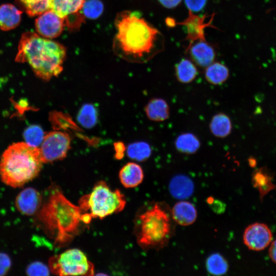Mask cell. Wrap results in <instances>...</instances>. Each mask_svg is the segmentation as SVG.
Listing matches in <instances>:
<instances>
[{
    "label": "cell",
    "instance_id": "cell-33",
    "mask_svg": "<svg viewBox=\"0 0 276 276\" xmlns=\"http://www.w3.org/2000/svg\"><path fill=\"white\" fill-rule=\"evenodd\" d=\"M207 202L212 206L213 210L216 211V212H221L222 211L224 210V206H222V203L218 200H214L213 198H209Z\"/></svg>",
    "mask_w": 276,
    "mask_h": 276
},
{
    "label": "cell",
    "instance_id": "cell-18",
    "mask_svg": "<svg viewBox=\"0 0 276 276\" xmlns=\"http://www.w3.org/2000/svg\"><path fill=\"white\" fill-rule=\"evenodd\" d=\"M209 128L212 134L219 138H224L231 132V121L226 114L218 113L213 116L209 124Z\"/></svg>",
    "mask_w": 276,
    "mask_h": 276
},
{
    "label": "cell",
    "instance_id": "cell-5",
    "mask_svg": "<svg viewBox=\"0 0 276 276\" xmlns=\"http://www.w3.org/2000/svg\"><path fill=\"white\" fill-rule=\"evenodd\" d=\"M43 164L39 147L25 142L13 143L1 156V179L10 187H21L38 176Z\"/></svg>",
    "mask_w": 276,
    "mask_h": 276
},
{
    "label": "cell",
    "instance_id": "cell-34",
    "mask_svg": "<svg viewBox=\"0 0 276 276\" xmlns=\"http://www.w3.org/2000/svg\"><path fill=\"white\" fill-rule=\"evenodd\" d=\"M182 0H158L160 4L168 9H172L177 6Z\"/></svg>",
    "mask_w": 276,
    "mask_h": 276
},
{
    "label": "cell",
    "instance_id": "cell-24",
    "mask_svg": "<svg viewBox=\"0 0 276 276\" xmlns=\"http://www.w3.org/2000/svg\"><path fill=\"white\" fill-rule=\"evenodd\" d=\"M205 267L209 273L218 276L225 274L229 268L227 261L219 253L213 254L208 257Z\"/></svg>",
    "mask_w": 276,
    "mask_h": 276
},
{
    "label": "cell",
    "instance_id": "cell-10",
    "mask_svg": "<svg viewBox=\"0 0 276 276\" xmlns=\"http://www.w3.org/2000/svg\"><path fill=\"white\" fill-rule=\"evenodd\" d=\"M64 19L49 9L39 15L35 19L36 32L44 38H56L61 34L63 30Z\"/></svg>",
    "mask_w": 276,
    "mask_h": 276
},
{
    "label": "cell",
    "instance_id": "cell-27",
    "mask_svg": "<svg viewBox=\"0 0 276 276\" xmlns=\"http://www.w3.org/2000/svg\"><path fill=\"white\" fill-rule=\"evenodd\" d=\"M45 134L41 127L37 125H32L25 130L23 136L25 143L33 147H39Z\"/></svg>",
    "mask_w": 276,
    "mask_h": 276
},
{
    "label": "cell",
    "instance_id": "cell-25",
    "mask_svg": "<svg viewBox=\"0 0 276 276\" xmlns=\"http://www.w3.org/2000/svg\"><path fill=\"white\" fill-rule=\"evenodd\" d=\"M271 180V177L265 168L258 169L253 173L252 178L253 185L259 190L261 198L275 187L272 183Z\"/></svg>",
    "mask_w": 276,
    "mask_h": 276
},
{
    "label": "cell",
    "instance_id": "cell-22",
    "mask_svg": "<svg viewBox=\"0 0 276 276\" xmlns=\"http://www.w3.org/2000/svg\"><path fill=\"white\" fill-rule=\"evenodd\" d=\"M204 75L209 83L213 85H219L228 79L229 70L223 64L214 62L206 67Z\"/></svg>",
    "mask_w": 276,
    "mask_h": 276
},
{
    "label": "cell",
    "instance_id": "cell-32",
    "mask_svg": "<svg viewBox=\"0 0 276 276\" xmlns=\"http://www.w3.org/2000/svg\"><path fill=\"white\" fill-rule=\"evenodd\" d=\"M207 0H185L188 9L193 12L202 10L206 5Z\"/></svg>",
    "mask_w": 276,
    "mask_h": 276
},
{
    "label": "cell",
    "instance_id": "cell-28",
    "mask_svg": "<svg viewBox=\"0 0 276 276\" xmlns=\"http://www.w3.org/2000/svg\"><path fill=\"white\" fill-rule=\"evenodd\" d=\"M79 123L86 128H91L97 121V112L91 104H85L82 106L78 115Z\"/></svg>",
    "mask_w": 276,
    "mask_h": 276
},
{
    "label": "cell",
    "instance_id": "cell-17",
    "mask_svg": "<svg viewBox=\"0 0 276 276\" xmlns=\"http://www.w3.org/2000/svg\"><path fill=\"white\" fill-rule=\"evenodd\" d=\"M148 118L153 121L162 122L167 120L170 114L167 102L162 98H154L150 100L145 108Z\"/></svg>",
    "mask_w": 276,
    "mask_h": 276
},
{
    "label": "cell",
    "instance_id": "cell-23",
    "mask_svg": "<svg viewBox=\"0 0 276 276\" xmlns=\"http://www.w3.org/2000/svg\"><path fill=\"white\" fill-rule=\"evenodd\" d=\"M175 76L181 83H189L193 81L197 75V69L189 60L181 59L175 67Z\"/></svg>",
    "mask_w": 276,
    "mask_h": 276
},
{
    "label": "cell",
    "instance_id": "cell-35",
    "mask_svg": "<svg viewBox=\"0 0 276 276\" xmlns=\"http://www.w3.org/2000/svg\"><path fill=\"white\" fill-rule=\"evenodd\" d=\"M268 255L272 261L276 264V239L271 243L269 248Z\"/></svg>",
    "mask_w": 276,
    "mask_h": 276
},
{
    "label": "cell",
    "instance_id": "cell-3",
    "mask_svg": "<svg viewBox=\"0 0 276 276\" xmlns=\"http://www.w3.org/2000/svg\"><path fill=\"white\" fill-rule=\"evenodd\" d=\"M65 56L62 44L28 31L21 36L15 59L28 63L37 77L47 81L62 72Z\"/></svg>",
    "mask_w": 276,
    "mask_h": 276
},
{
    "label": "cell",
    "instance_id": "cell-6",
    "mask_svg": "<svg viewBox=\"0 0 276 276\" xmlns=\"http://www.w3.org/2000/svg\"><path fill=\"white\" fill-rule=\"evenodd\" d=\"M126 204L124 195L119 190H111L103 181L97 182L91 191L79 200V206L91 218L103 219L122 211Z\"/></svg>",
    "mask_w": 276,
    "mask_h": 276
},
{
    "label": "cell",
    "instance_id": "cell-13",
    "mask_svg": "<svg viewBox=\"0 0 276 276\" xmlns=\"http://www.w3.org/2000/svg\"><path fill=\"white\" fill-rule=\"evenodd\" d=\"M189 53L193 61L201 67L206 68L212 63L215 57L213 48L202 40L193 44L190 49Z\"/></svg>",
    "mask_w": 276,
    "mask_h": 276
},
{
    "label": "cell",
    "instance_id": "cell-14",
    "mask_svg": "<svg viewBox=\"0 0 276 276\" xmlns=\"http://www.w3.org/2000/svg\"><path fill=\"white\" fill-rule=\"evenodd\" d=\"M22 11L11 4L0 5V29L4 31L17 27L21 20Z\"/></svg>",
    "mask_w": 276,
    "mask_h": 276
},
{
    "label": "cell",
    "instance_id": "cell-16",
    "mask_svg": "<svg viewBox=\"0 0 276 276\" xmlns=\"http://www.w3.org/2000/svg\"><path fill=\"white\" fill-rule=\"evenodd\" d=\"M171 195L175 198L183 199L189 197L194 191L192 180L184 175H177L171 180L169 185Z\"/></svg>",
    "mask_w": 276,
    "mask_h": 276
},
{
    "label": "cell",
    "instance_id": "cell-12",
    "mask_svg": "<svg viewBox=\"0 0 276 276\" xmlns=\"http://www.w3.org/2000/svg\"><path fill=\"white\" fill-rule=\"evenodd\" d=\"M171 212L176 224L181 226L192 224L197 217L195 206L187 201L181 200L175 203L171 209Z\"/></svg>",
    "mask_w": 276,
    "mask_h": 276
},
{
    "label": "cell",
    "instance_id": "cell-20",
    "mask_svg": "<svg viewBox=\"0 0 276 276\" xmlns=\"http://www.w3.org/2000/svg\"><path fill=\"white\" fill-rule=\"evenodd\" d=\"M175 146L179 152L186 154L196 153L200 147L198 138L192 133H183L179 135L175 141Z\"/></svg>",
    "mask_w": 276,
    "mask_h": 276
},
{
    "label": "cell",
    "instance_id": "cell-15",
    "mask_svg": "<svg viewBox=\"0 0 276 276\" xmlns=\"http://www.w3.org/2000/svg\"><path fill=\"white\" fill-rule=\"evenodd\" d=\"M119 178L126 188H133L139 185L144 179V172L136 163L130 162L125 165L119 172Z\"/></svg>",
    "mask_w": 276,
    "mask_h": 276
},
{
    "label": "cell",
    "instance_id": "cell-36",
    "mask_svg": "<svg viewBox=\"0 0 276 276\" xmlns=\"http://www.w3.org/2000/svg\"><path fill=\"white\" fill-rule=\"evenodd\" d=\"M248 162H249V165L252 167H254L256 164V161L253 158H249L248 159Z\"/></svg>",
    "mask_w": 276,
    "mask_h": 276
},
{
    "label": "cell",
    "instance_id": "cell-4",
    "mask_svg": "<svg viewBox=\"0 0 276 276\" xmlns=\"http://www.w3.org/2000/svg\"><path fill=\"white\" fill-rule=\"evenodd\" d=\"M176 223L166 202H152L144 207L135 219V235L143 249H163L175 234Z\"/></svg>",
    "mask_w": 276,
    "mask_h": 276
},
{
    "label": "cell",
    "instance_id": "cell-26",
    "mask_svg": "<svg viewBox=\"0 0 276 276\" xmlns=\"http://www.w3.org/2000/svg\"><path fill=\"white\" fill-rule=\"evenodd\" d=\"M127 154L133 159L140 162L145 161L150 156L151 148L146 142H135L128 146Z\"/></svg>",
    "mask_w": 276,
    "mask_h": 276
},
{
    "label": "cell",
    "instance_id": "cell-7",
    "mask_svg": "<svg viewBox=\"0 0 276 276\" xmlns=\"http://www.w3.org/2000/svg\"><path fill=\"white\" fill-rule=\"evenodd\" d=\"M51 272L58 275H93L94 266L85 255L77 248L68 249L51 257L49 260Z\"/></svg>",
    "mask_w": 276,
    "mask_h": 276
},
{
    "label": "cell",
    "instance_id": "cell-1",
    "mask_svg": "<svg viewBox=\"0 0 276 276\" xmlns=\"http://www.w3.org/2000/svg\"><path fill=\"white\" fill-rule=\"evenodd\" d=\"M112 42L116 55L128 62L144 63L164 50V37L139 13L123 11L115 18Z\"/></svg>",
    "mask_w": 276,
    "mask_h": 276
},
{
    "label": "cell",
    "instance_id": "cell-31",
    "mask_svg": "<svg viewBox=\"0 0 276 276\" xmlns=\"http://www.w3.org/2000/svg\"><path fill=\"white\" fill-rule=\"evenodd\" d=\"M11 260L6 253L0 252V276L6 275L11 266Z\"/></svg>",
    "mask_w": 276,
    "mask_h": 276
},
{
    "label": "cell",
    "instance_id": "cell-9",
    "mask_svg": "<svg viewBox=\"0 0 276 276\" xmlns=\"http://www.w3.org/2000/svg\"><path fill=\"white\" fill-rule=\"evenodd\" d=\"M272 239V234L268 226L262 223H255L245 229L243 240L244 244L250 250H262L267 247Z\"/></svg>",
    "mask_w": 276,
    "mask_h": 276
},
{
    "label": "cell",
    "instance_id": "cell-11",
    "mask_svg": "<svg viewBox=\"0 0 276 276\" xmlns=\"http://www.w3.org/2000/svg\"><path fill=\"white\" fill-rule=\"evenodd\" d=\"M42 202L40 193L33 188L28 187L18 193L15 204L16 208L21 214L32 216L38 212Z\"/></svg>",
    "mask_w": 276,
    "mask_h": 276
},
{
    "label": "cell",
    "instance_id": "cell-29",
    "mask_svg": "<svg viewBox=\"0 0 276 276\" xmlns=\"http://www.w3.org/2000/svg\"><path fill=\"white\" fill-rule=\"evenodd\" d=\"M81 9L86 17L96 19L102 13L103 5L100 0H86L84 1Z\"/></svg>",
    "mask_w": 276,
    "mask_h": 276
},
{
    "label": "cell",
    "instance_id": "cell-30",
    "mask_svg": "<svg viewBox=\"0 0 276 276\" xmlns=\"http://www.w3.org/2000/svg\"><path fill=\"white\" fill-rule=\"evenodd\" d=\"M50 269L43 263L35 261L30 263L26 269V274L30 276L49 275Z\"/></svg>",
    "mask_w": 276,
    "mask_h": 276
},
{
    "label": "cell",
    "instance_id": "cell-21",
    "mask_svg": "<svg viewBox=\"0 0 276 276\" xmlns=\"http://www.w3.org/2000/svg\"><path fill=\"white\" fill-rule=\"evenodd\" d=\"M20 10L30 17L39 15L50 9L52 0H15Z\"/></svg>",
    "mask_w": 276,
    "mask_h": 276
},
{
    "label": "cell",
    "instance_id": "cell-2",
    "mask_svg": "<svg viewBox=\"0 0 276 276\" xmlns=\"http://www.w3.org/2000/svg\"><path fill=\"white\" fill-rule=\"evenodd\" d=\"M37 218L54 245H68L85 223L84 213L79 206L71 202L58 189L52 191L37 213Z\"/></svg>",
    "mask_w": 276,
    "mask_h": 276
},
{
    "label": "cell",
    "instance_id": "cell-19",
    "mask_svg": "<svg viewBox=\"0 0 276 276\" xmlns=\"http://www.w3.org/2000/svg\"><path fill=\"white\" fill-rule=\"evenodd\" d=\"M85 0H52L50 9L62 18L77 12Z\"/></svg>",
    "mask_w": 276,
    "mask_h": 276
},
{
    "label": "cell",
    "instance_id": "cell-8",
    "mask_svg": "<svg viewBox=\"0 0 276 276\" xmlns=\"http://www.w3.org/2000/svg\"><path fill=\"white\" fill-rule=\"evenodd\" d=\"M70 135L60 131L46 133L39 148L43 163H51L64 158L70 148Z\"/></svg>",
    "mask_w": 276,
    "mask_h": 276
}]
</instances>
